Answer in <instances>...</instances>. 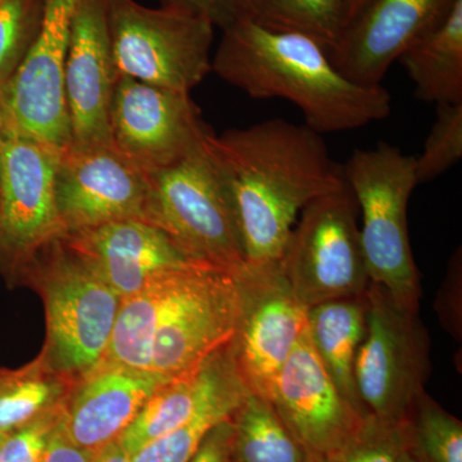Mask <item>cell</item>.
<instances>
[{"instance_id":"obj_1","label":"cell","mask_w":462,"mask_h":462,"mask_svg":"<svg viewBox=\"0 0 462 462\" xmlns=\"http://www.w3.org/2000/svg\"><path fill=\"white\" fill-rule=\"evenodd\" d=\"M211 144L229 178L248 263L281 260L303 208L346 185L322 135L306 125L273 118L212 133Z\"/></svg>"},{"instance_id":"obj_2","label":"cell","mask_w":462,"mask_h":462,"mask_svg":"<svg viewBox=\"0 0 462 462\" xmlns=\"http://www.w3.org/2000/svg\"><path fill=\"white\" fill-rule=\"evenodd\" d=\"M212 71L251 98L289 100L320 135L360 129L391 114L387 89L346 79L320 42L251 20L223 32Z\"/></svg>"},{"instance_id":"obj_3","label":"cell","mask_w":462,"mask_h":462,"mask_svg":"<svg viewBox=\"0 0 462 462\" xmlns=\"http://www.w3.org/2000/svg\"><path fill=\"white\" fill-rule=\"evenodd\" d=\"M17 284L32 287L44 302L42 363L75 382L99 367L121 302L102 275L60 236L33 258Z\"/></svg>"},{"instance_id":"obj_4","label":"cell","mask_w":462,"mask_h":462,"mask_svg":"<svg viewBox=\"0 0 462 462\" xmlns=\"http://www.w3.org/2000/svg\"><path fill=\"white\" fill-rule=\"evenodd\" d=\"M211 135L179 162L147 172V223L194 263L236 272L245 263V243L229 178Z\"/></svg>"},{"instance_id":"obj_5","label":"cell","mask_w":462,"mask_h":462,"mask_svg":"<svg viewBox=\"0 0 462 462\" xmlns=\"http://www.w3.org/2000/svg\"><path fill=\"white\" fill-rule=\"evenodd\" d=\"M415 156L380 143L356 149L343 167L363 212L361 245L370 282L388 291L398 306L418 314L421 288L410 245L407 207L419 182Z\"/></svg>"},{"instance_id":"obj_6","label":"cell","mask_w":462,"mask_h":462,"mask_svg":"<svg viewBox=\"0 0 462 462\" xmlns=\"http://www.w3.org/2000/svg\"><path fill=\"white\" fill-rule=\"evenodd\" d=\"M117 80L190 93L212 71L215 27L176 9L106 0Z\"/></svg>"},{"instance_id":"obj_7","label":"cell","mask_w":462,"mask_h":462,"mask_svg":"<svg viewBox=\"0 0 462 462\" xmlns=\"http://www.w3.org/2000/svg\"><path fill=\"white\" fill-rule=\"evenodd\" d=\"M356 206L346 181L342 189L307 205L291 230L279 263L306 311L363 297L369 287Z\"/></svg>"},{"instance_id":"obj_8","label":"cell","mask_w":462,"mask_h":462,"mask_svg":"<svg viewBox=\"0 0 462 462\" xmlns=\"http://www.w3.org/2000/svg\"><path fill=\"white\" fill-rule=\"evenodd\" d=\"M366 334L355 364L356 388L367 415L401 422L430 375V337L418 314L370 282Z\"/></svg>"},{"instance_id":"obj_9","label":"cell","mask_w":462,"mask_h":462,"mask_svg":"<svg viewBox=\"0 0 462 462\" xmlns=\"http://www.w3.org/2000/svg\"><path fill=\"white\" fill-rule=\"evenodd\" d=\"M60 152L8 126L0 175V275L9 285L65 234L56 200Z\"/></svg>"},{"instance_id":"obj_10","label":"cell","mask_w":462,"mask_h":462,"mask_svg":"<svg viewBox=\"0 0 462 462\" xmlns=\"http://www.w3.org/2000/svg\"><path fill=\"white\" fill-rule=\"evenodd\" d=\"M239 311L236 270L202 263L185 270L158 324L152 372L172 380L199 369L233 342Z\"/></svg>"},{"instance_id":"obj_11","label":"cell","mask_w":462,"mask_h":462,"mask_svg":"<svg viewBox=\"0 0 462 462\" xmlns=\"http://www.w3.org/2000/svg\"><path fill=\"white\" fill-rule=\"evenodd\" d=\"M240 311L231 342L236 369L251 393L267 398L273 379L306 328V310L281 263H245L236 270Z\"/></svg>"},{"instance_id":"obj_12","label":"cell","mask_w":462,"mask_h":462,"mask_svg":"<svg viewBox=\"0 0 462 462\" xmlns=\"http://www.w3.org/2000/svg\"><path fill=\"white\" fill-rule=\"evenodd\" d=\"M211 133L190 93L120 78L109 114L111 145L143 172L191 153Z\"/></svg>"},{"instance_id":"obj_13","label":"cell","mask_w":462,"mask_h":462,"mask_svg":"<svg viewBox=\"0 0 462 462\" xmlns=\"http://www.w3.org/2000/svg\"><path fill=\"white\" fill-rule=\"evenodd\" d=\"M78 2L47 0L32 50L0 91L8 126L58 151L72 142L65 67Z\"/></svg>"},{"instance_id":"obj_14","label":"cell","mask_w":462,"mask_h":462,"mask_svg":"<svg viewBox=\"0 0 462 462\" xmlns=\"http://www.w3.org/2000/svg\"><path fill=\"white\" fill-rule=\"evenodd\" d=\"M56 200L65 233L115 221L147 223V173L111 144L71 145L58 158Z\"/></svg>"},{"instance_id":"obj_15","label":"cell","mask_w":462,"mask_h":462,"mask_svg":"<svg viewBox=\"0 0 462 462\" xmlns=\"http://www.w3.org/2000/svg\"><path fill=\"white\" fill-rule=\"evenodd\" d=\"M267 400L298 442L324 462L346 445L366 419L330 379L307 325L273 379Z\"/></svg>"},{"instance_id":"obj_16","label":"cell","mask_w":462,"mask_h":462,"mask_svg":"<svg viewBox=\"0 0 462 462\" xmlns=\"http://www.w3.org/2000/svg\"><path fill=\"white\" fill-rule=\"evenodd\" d=\"M457 0H369L328 53L356 84L380 85L404 51L434 32Z\"/></svg>"},{"instance_id":"obj_17","label":"cell","mask_w":462,"mask_h":462,"mask_svg":"<svg viewBox=\"0 0 462 462\" xmlns=\"http://www.w3.org/2000/svg\"><path fill=\"white\" fill-rule=\"evenodd\" d=\"M116 83L106 0H79L65 67L71 145L111 144L109 114Z\"/></svg>"},{"instance_id":"obj_18","label":"cell","mask_w":462,"mask_h":462,"mask_svg":"<svg viewBox=\"0 0 462 462\" xmlns=\"http://www.w3.org/2000/svg\"><path fill=\"white\" fill-rule=\"evenodd\" d=\"M62 239L121 298L135 293L158 276L199 263L185 256L162 230L141 220L71 231L63 234Z\"/></svg>"},{"instance_id":"obj_19","label":"cell","mask_w":462,"mask_h":462,"mask_svg":"<svg viewBox=\"0 0 462 462\" xmlns=\"http://www.w3.org/2000/svg\"><path fill=\"white\" fill-rule=\"evenodd\" d=\"M169 382L154 373L99 366L79 380L67 398L63 430L75 446L94 454L117 440Z\"/></svg>"},{"instance_id":"obj_20","label":"cell","mask_w":462,"mask_h":462,"mask_svg":"<svg viewBox=\"0 0 462 462\" xmlns=\"http://www.w3.org/2000/svg\"><path fill=\"white\" fill-rule=\"evenodd\" d=\"M239 384L245 383L236 369L230 343L199 369L158 389L118 442L133 456L142 447L187 424L203 407Z\"/></svg>"},{"instance_id":"obj_21","label":"cell","mask_w":462,"mask_h":462,"mask_svg":"<svg viewBox=\"0 0 462 462\" xmlns=\"http://www.w3.org/2000/svg\"><path fill=\"white\" fill-rule=\"evenodd\" d=\"M306 325L316 354L342 396L367 418L357 388L355 364L366 334V298L330 300L307 310Z\"/></svg>"},{"instance_id":"obj_22","label":"cell","mask_w":462,"mask_h":462,"mask_svg":"<svg viewBox=\"0 0 462 462\" xmlns=\"http://www.w3.org/2000/svg\"><path fill=\"white\" fill-rule=\"evenodd\" d=\"M188 269L158 276L135 293L121 298L107 352L99 366L153 373L152 358L158 324L170 294Z\"/></svg>"},{"instance_id":"obj_23","label":"cell","mask_w":462,"mask_h":462,"mask_svg":"<svg viewBox=\"0 0 462 462\" xmlns=\"http://www.w3.org/2000/svg\"><path fill=\"white\" fill-rule=\"evenodd\" d=\"M415 97L427 103H462V0L434 32L400 57Z\"/></svg>"},{"instance_id":"obj_24","label":"cell","mask_w":462,"mask_h":462,"mask_svg":"<svg viewBox=\"0 0 462 462\" xmlns=\"http://www.w3.org/2000/svg\"><path fill=\"white\" fill-rule=\"evenodd\" d=\"M231 422L236 462H324L298 442L267 398L248 393Z\"/></svg>"},{"instance_id":"obj_25","label":"cell","mask_w":462,"mask_h":462,"mask_svg":"<svg viewBox=\"0 0 462 462\" xmlns=\"http://www.w3.org/2000/svg\"><path fill=\"white\" fill-rule=\"evenodd\" d=\"M76 383L51 370L41 356L23 369L14 370L0 389V434L17 430L65 402Z\"/></svg>"},{"instance_id":"obj_26","label":"cell","mask_w":462,"mask_h":462,"mask_svg":"<svg viewBox=\"0 0 462 462\" xmlns=\"http://www.w3.org/2000/svg\"><path fill=\"white\" fill-rule=\"evenodd\" d=\"M251 21L275 32L303 33L329 51L345 32L342 0H248Z\"/></svg>"},{"instance_id":"obj_27","label":"cell","mask_w":462,"mask_h":462,"mask_svg":"<svg viewBox=\"0 0 462 462\" xmlns=\"http://www.w3.org/2000/svg\"><path fill=\"white\" fill-rule=\"evenodd\" d=\"M402 422L406 449L419 462H462V422L424 391Z\"/></svg>"},{"instance_id":"obj_28","label":"cell","mask_w":462,"mask_h":462,"mask_svg":"<svg viewBox=\"0 0 462 462\" xmlns=\"http://www.w3.org/2000/svg\"><path fill=\"white\" fill-rule=\"evenodd\" d=\"M248 393L251 392L245 384L229 389L203 407L187 424L142 447L132 456V462L189 461L207 431L231 418Z\"/></svg>"},{"instance_id":"obj_29","label":"cell","mask_w":462,"mask_h":462,"mask_svg":"<svg viewBox=\"0 0 462 462\" xmlns=\"http://www.w3.org/2000/svg\"><path fill=\"white\" fill-rule=\"evenodd\" d=\"M45 5L47 0H0V91L32 50Z\"/></svg>"},{"instance_id":"obj_30","label":"cell","mask_w":462,"mask_h":462,"mask_svg":"<svg viewBox=\"0 0 462 462\" xmlns=\"http://www.w3.org/2000/svg\"><path fill=\"white\" fill-rule=\"evenodd\" d=\"M462 157V103L437 105V117L424 147L415 156L419 184L434 180L457 165Z\"/></svg>"},{"instance_id":"obj_31","label":"cell","mask_w":462,"mask_h":462,"mask_svg":"<svg viewBox=\"0 0 462 462\" xmlns=\"http://www.w3.org/2000/svg\"><path fill=\"white\" fill-rule=\"evenodd\" d=\"M404 449L402 422L367 416L346 445L325 462H398Z\"/></svg>"},{"instance_id":"obj_32","label":"cell","mask_w":462,"mask_h":462,"mask_svg":"<svg viewBox=\"0 0 462 462\" xmlns=\"http://www.w3.org/2000/svg\"><path fill=\"white\" fill-rule=\"evenodd\" d=\"M66 401L5 434L2 445V462H42L51 436L62 421Z\"/></svg>"},{"instance_id":"obj_33","label":"cell","mask_w":462,"mask_h":462,"mask_svg":"<svg viewBox=\"0 0 462 462\" xmlns=\"http://www.w3.org/2000/svg\"><path fill=\"white\" fill-rule=\"evenodd\" d=\"M161 7L176 9L206 20L221 32L251 20L248 0H158Z\"/></svg>"},{"instance_id":"obj_34","label":"cell","mask_w":462,"mask_h":462,"mask_svg":"<svg viewBox=\"0 0 462 462\" xmlns=\"http://www.w3.org/2000/svg\"><path fill=\"white\" fill-rule=\"evenodd\" d=\"M188 462H236L231 418L225 419L207 431Z\"/></svg>"},{"instance_id":"obj_35","label":"cell","mask_w":462,"mask_h":462,"mask_svg":"<svg viewBox=\"0 0 462 462\" xmlns=\"http://www.w3.org/2000/svg\"><path fill=\"white\" fill-rule=\"evenodd\" d=\"M91 457H93V452L79 448L69 439L60 421L51 436L47 455L42 462H90Z\"/></svg>"},{"instance_id":"obj_36","label":"cell","mask_w":462,"mask_h":462,"mask_svg":"<svg viewBox=\"0 0 462 462\" xmlns=\"http://www.w3.org/2000/svg\"><path fill=\"white\" fill-rule=\"evenodd\" d=\"M90 462H132V455L117 440L94 452Z\"/></svg>"},{"instance_id":"obj_37","label":"cell","mask_w":462,"mask_h":462,"mask_svg":"<svg viewBox=\"0 0 462 462\" xmlns=\"http://www.w3.org/2000/svg\"><path fill=\"white\" fill-rule=\"evenodd\" d=\"M7 118H5V107L0 98V175H2L3 152H5V136H7Z\"/></svg>"},{"instance_id":"obj_38","label":"cell","mask_w":462,"mask_h":462,"mask_svg":"<svg viewBox=\"0 0 462 462\" xmlns=\"http://www.w3.org/2000/svg\"><path fill=\"white\" fill-rule=\"evenodd\" d=\"M342 2L343 5H345L346 16H348L349 21L367 2H369V0H342Z\"/></svg>"},{"instance_id":"obj_39","label":"cell","mask_w":462,"mask_h":462,"mask_svg":"<svg viewBox=\"0 0 462 462\" xmlns=\"http://www.w3.org/2000/svg\"><path fill=\"white\" fill-rule=\"evenodd\" d=\"M12 374H14V370L0 369V389H2L3 385L8 382L9 378L12 376Z\"/></svg>"},{"instance_id":"obj_40","label":"cell","mask_w":462,"mask_h":462,"mask_svg":"<svg viewBox=\"0 0 462 462\" xmlns=\"http://www.w3.org/2000/svg\"><path fill=\"white\" fill-rule=\"evenodd\" d=\"M398 462H419L418 460H415V458L412 457L411 455L407 452V449H404L402 452V455H401L400 461Z\"/></svg>"},{"instance_id":"obj_41","label":"cell","mask_w":462,"mask_h":462,"mask_svg":"<svg viewBox=\"0 0 462 462\" xmlns=\"http://www.w3.org/2000/svg\"><path fill=\"white\" fill-rule=\"evenodd\" d=\"M5 434H0V462H2V445L3 439H5Z\"/></svg>"}]
</instances>
